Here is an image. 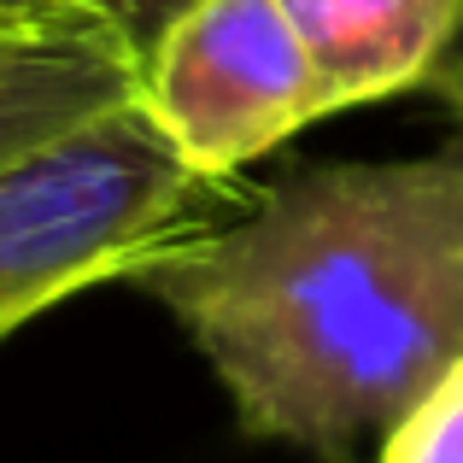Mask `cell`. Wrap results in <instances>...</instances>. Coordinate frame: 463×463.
<instances>
[{
    "mask_svg": "<svg viewBox=\"0 0 463 463\" xmlns=\"http://www.w3.org/2000/svg\"><path fill=\"white\" fill-rule=\"evenodd\" d=\"M328 112L422 82L463 30V0H282Z\"/></svg>",
    "mask_w": 463,
    "mask_h": 463,
    "instance_id": "4",
    "label": "cell"
},
{
    "mask_svg": "<svg viewBox=\"0 0 463 463\" xmlns=\"http://www.w3.org/2000/svg\"><path fill=\"white\" fill-rule=\"evenodd\" d=\"M141 106L205 182H229L328 112L282 0H194L141 59Z\"/></svg>",
    "mask_w": 463,
    "mask_h": 463,
    "instance_id": "3",
    "label": "cell"
},
{
    "mask_svg": "<svg viewBox=\"0 0 463 463\" xmlns=\"http://www.w3.org/2000/svg\"><path fill=\"white\" fill-rule=\"evenodd\" d=\"M141 94V71L112 53L18 47L0 53V170L100 124Z\"/></svg>",
    "mask_w": 463,
    "mask_h": 463,
    "instance_id": "5",
    "label": "cell"
},
{
    "mask_svg": "<svg viewBox=\"0 0 463 463\" xmlns=\"http://www.w3.org/2000/svg\"><path fill=\"white\" fill-rule=\"evenodd\" d=\"M223 182H205L141 94L100 124L30 153L0 170V340L30 317L100 282L147 276L165 252L194 241L205 200Z\"/></svg>",
    "mask_w": 463,
    "mask_h": 463,
    "instance_id": "2",
    "label": "cell"
},
{
    "mask_svg": "<svg viewBox=\"0 0 463 463\" xmlns=\"http://www.w3.org/2000/svg\"><path fill=\"white\" fill-rule=\"evenodd\" d=\"M18 47H24V42H0V53H18Z\"/></svg>",
    "mask_w": 463,
    "mask_h": 463,
    "instance_id": "9",
    "label": "cell"
},
{
    "mask_svg": "<svg viewBox=\"0 0 463 463\" xmlns=\"http://www.w3.org/2000/svg\"><path fill=\"white\" fill-rule=\"evenodd\" d=\"M136 282L200 346L247 434L346 458L463 358V141L299 170Z\"/></svg>",
    "mask_w": 463,
    "mask_h": 463,
    "instance_id": "1",
    "label": "cell"
},
{
    "mask_svg": "<svg viewBox=\"0 0 463 463\" xmlns=\"http://www.w3.org/2000/svg\"><path fill=\"white\" fill-rule=\"evenodd\" d=\"M375 463H463V358L387 429Z\"/></svg>",
    "mask_w": 463,
    "mask_h": 463,
    "instance_id": "7",
    "label": "cell"
},
{
    "mask_svg": "<svg viewBox=\"0 0 463 463\" xmlns=\"http://www.w3.org/2000/svg\"><path fill=\"white\" fill-rule=\"evenodd\" d=\"M89 6H100L106 18L118 24V35L129 42V53L147 59V53H153V42L182 18V12L194 6V0H89Z\"/></svg>",
    "mask_w": 463,
    "mask_h": 463,
    "instance_id": "8",
    "label": "cell"
},
{
    "mask_svg": "<svg viewBox=\"0 0 463 463\" xmlns=\"http://www.w3.org/2000/svg\"><path fill=\"white\" fill-rule=\"evenodd\" d=\"M0 42L24 47H77V53H112L141 71L118 24L89 0H0Z\"/></svg>",
    "mask_w": 463,
    "mask_h": 463,
    "instance_id": "6",
    "label": "cell"
}]
</instances>
